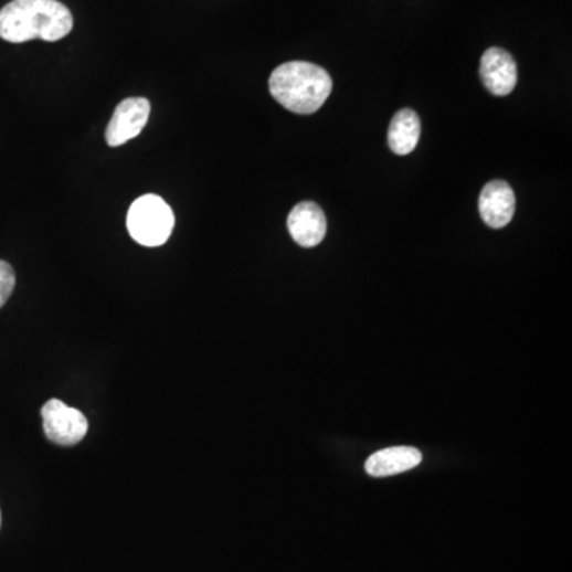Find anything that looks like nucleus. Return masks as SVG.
<instances>
[{"mask_svg": "<svg viewBox=\"0 0 572 572\" xmlns=\"http://www.w3.org/2000/svg\"><path fill=\"white\" fill-rule=\"evenodd\" d=\"M72 28L71 10L57 0H13L0 10V39L10 43L56 42L67 38Z\"/></svg>", "mask_w": 572, "mask_h": 572, "instance_id": "obj_1", "label": "nucleus"}, {"mask_svg": "<svg viewBox=\"0 0 572 572\" xmlns=\"http://www.w3.org/2000/svg\"><path fill=\"white\" fill-rule=\"evenodd\" d=\"M269 92L286 110L313 115L320 110L332 92V80L320 65L292 61L278 65L269 78Z\"/></svg>", "mask_w": 572, "mask_h": 572, "instance_id": "obj_2", "label": "nucleus"}, {"mask_svg": "<svg viewBox=\"0 0 572 572\" xmlns=\"http://www.w3.org/2000/svg\"><path fill=\"white\" fill-rule=\"evenodd\" d=\"M176 216L165 199L145 194L130 205L128 231L144 247H159L169 241Z\"/></svg>", "mask_w": 572, "mask_h": 572, "instance_id": "obj_3", "label": "nucleus"}, {"mask_svg": "<svg viewBox=\"0 0 572 572\" xmlns=\"http://www.w3.org/2000/svg\"><path fill=\"white\" fill-rule=\"evenodd\" d=\"M43 430L46 437L57 445H75L88 433V420L60 400H50L42 407Z\"/></svg>", "mask_w": 572, "mask_h": 572, "instance_id": "obj_4", "label": "nucleus"}, {"mask_svg": "<svg viewBox=\"0 0 572 572\" xmlns=\"http://www.w3.org/2000/svg\"><path fill=\"white\" fill-rule=\"evenodd\" d=\"M151 105L144 97H129L115 108L114 117L108 123L105 139L110 147L129 142L142 133L150 117Z\"/></svg>", "mask_w": 572, "mask_h": 572, "instance_id": "obj_5", "label": "nucleus"}, {"mask_svg": "<svg viewBox=\"0 0 572 572\" xmlns=\"http://www.w3.org/2000/svg\"><path fill=\"white\" fill-rule=\"evenodd\" d=\"M480 78L495 96H508L517 85V64L506 50L488 49L480 61Z\"/></svg>", "mask_w": 572, "mask_h": 572, "instance_id": "obj_6", "label": "nucleus"}, {"mask_svg": "<svg viewBox=\"0 0 572 572\" xmlns=\"http://www.w3.org/2000/svg\"><path fill=\"white\" fill-rule=\"evenodd\" d=\"M481 220L494 230H501L512 222L516 213V194L509 183L494 180L481 190L479 199Z\"/></svg>", "mask_w": 572, "mask_h": 572, "instance_id": "obj_7", "label": "nucleus"}, {"mask_svg": "<svg viewBox=\"0 0 572 572\" xmlns=\"http://www.w3.org/2000/svg\"><path fill=\"white\" fill-rule=\"evenodd\" d=\"M326 216L315 202H299L288 216V231L293 241L304 248L317 247L326 235Z\"/></svg>", "mask_w": 572, "mask_h": 572, "instance_id": "obj_8", "label": "nucleus"}, {"mask_svg": "<svg viewBox=\"0 0 572 572\" xmlns=\"http://www.w3.org/2000/svg\"><path fill=\"white\" fill-rule=\"evenodd\" d=\"M422 454L414 447H391L369 456L366 470L372 477H390L416 468Z\"/></svg>", "mask_w": 572, "mask_h": 572, "instance_id": "obj_9", "label": "nucleus"}, {"mask_svg": "<svg viewBox=\"0 0 572 572\" xmlns=\"http://www.w3.org/2000/svg\"><path fill=\"white\" fill-rule=\"evenodd\" d=\"M420 133H422V125H420L419 115L414 110L404 108V110L398 112L391 119L389 130L391 151L401 155V157L411 153L419 144Z\"/></svg>", "mask_w": 572, "mask_h": 572, "instance_id": "obj_10", "label": "nucleus"}, {"mask_svg": "<svg viewBox=\"0 0 572 572\" xmlns=\"http://www.w3.org/2000/svg\"><path fill=\"white\" fill-rule=\"evenodd\" d=\"M14 284H17V278H14L13 267L0 259V309L12 296Z\"/></svg>", "mask_w": 572, "mask_h": 572, "instance_id": "obj_11", "label": "nucleus"}, {"mask_svg": "<svg viewBox=\"0 0 572 572\" xmlns=\"http://www.w3.org/2000/svg\"><path fill=\"white\" fill-rule=\"evenodd\" d=\"M0 525H2V513H0Z\"/></svg>", "mask_w": 572, "mask_h": 572, "instance_id": "obj_12", "label": "nucleus"}]
</instances>
